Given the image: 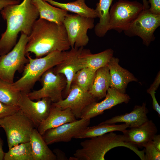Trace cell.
I'll use <instances>...</instances> for the list:
<instances>
[{"mask_svg": "<svg viewBox=\"0 0 160 160\" xmlns=\"http://www.w3.org/2000/svg\"><path fill=\"white\" fill-rule=\"evenodd\" d=\"M43 0L67 12L93 19L98 17L95 9L89 7L85 3V0H77L67 3H60L53 0Z\"/></svg>", "mask_w": 160, "mask_h": 160, "instance_id": "24", "label": "cell"}, {"mask_svg": "<svg viewBox=\"0 0 160 160\" xmlns=\"http://www.w3.org/2000/svg\"><path fill=\"white\" fill-rule=\"evenodd\" d=\"M90 120V119H80L66 123L47 130L42 136L48 145L60 142H69L77 134L88 127Z\"/></svg>", "mask_w": 160, "mask_h": 160, "instance_id": "12", "label": "cell"}, {"mask_svg": "<svg viewBox=\"0 0 160 160\" xmlns=\"http://www.w3.org/2000/svg\"><path fill=\"white\" fill-rule=\"evenodd\" d=\"M5 153L4 160H34L30 141L15 145Z\"/></svg>", "mask_w": 160, "mask_h": 160, "instance_id": "27", "label": "cell"}, {"mask_svg": "<svg viewBox=\"0 0 160 160\" xmlns=\"http://www.w3.org/2000/svg\"><path fill=\"white\" fill-rule=\"evenodd\" d=\"M105 98L100 102L95 101L86 107L80 119H90L103 114L105 110L117 105L127 103L130 99L127 94L121 93L114 88L109 87Z\"/></svg>", "mask_w": 160, "mask_h": 160, "instance_id": "15", "label": "cell"}, {"mask_svg": "<svg viewBox=\"0 0 160 160\" xmlns=\"http://www.w3.org/2000/svg\"><path fill=\"white\" fill-rule=\"evenodd\" d=\"M20 109L18 106L6 105L0 101V119L12 115Z\"/></svg>", "mask_w": 160, "mask_h": 160, "instance_id": "32", "label": "cell"}, {"mask_svg": "<svg viewBox=\"0 0 160 160\" xmlns=\"http://www.w3.org/2000/svg\"><path fill=\"white\" fill-rule=\"evenodd\" d=\"M34 102L29 97L28 93L20 92L18 106L20 110L38 128L48 116L52 102L47 97Z\"/></svg>", "mask_w": 160, "mask_h": 160, "instance_id": "11", "label": "cell"}, {"mask_svg": "<svg viewBox=\"0 0 160 160\" xmlns=\"http://www.w3.org/2000/svg\"><path fill=\"white\" fill-rule=\"evenodd\" d=\"M28 40V36L21 33L18 42L12 49L1 56L0 60V79L13 83L16 72L24 68L28 61L25 52Z\"/></svg>", "mask_w": 160, "mask_h": 160, "instance_id": "6", "label": "cell"}, {"mask_svg": "<svg viewBox=\"0 0 160 160\" xmlns=\"http://www.w3.org/2000/svg\"><path fill=\"white\" fill-rule=\"evenodd\" d=\"M76 120L70 108L63 109L59 107L52 105L48 116L38 127L37 129L42 135L48 129Z\"/></svg>", "mask_w": 160, "mask_h": 160, "instance_id": "18", "label": "cell"}, {"mask_svg": "<svg viewBox=\"0 0 160 160\" xmlns=\"http://www.w3.org/2000/svg\"><path fill=\"white\" fill-rule=\"evenodd\" d=\"M148 112L145 103H143L141 105H135L130 113L115 116L100 124H115L123 123L129 125V128L137 127L149 120L147 116Z\"/></svg>", "mask_w": 160, "mask_h": 160, "instance_id": "19", "label": "cell"}, {"mask_svg": "<svg viewBox=\"0 0 160 160\" xmlns=\"http://www.w3.org/2000/svg\"><path fill=\"white\" fill-rule=\"evenodd\" d=\"M143 9V4L137 1L119 0L109 11L108 31H125Z\"/></svg>", "mask_w": 160, "mask_h": 160, "instance_id": "7", "label": "cell"}, {"mask_svg": "<svg viewBox=\"0 0 160 160\" xmlns=\"http://www.w3.org/2000/svg\"><path fill=\"white\" fill-rule=\"evenodd\" d=\"M119 59L113 56L110 60L107 66L110 77V87L115 89L121 93L125 94L128 84L138 80L127 70L119 64Z\"/></svg>", "mask_w": 160, "mask_h": 160, "instance_id": "17", "label": "cell"}, {"mask_svg": "<svg viewBox=\"0 0 160 160\" xmlns=\"http://www.w3.org/2000/svg\"><path fill=\"white\" fill-rule=\"evenodd\" d=\"M130 128L123 131V135L127 142L139 147H143L152 141L157 132L156 126L151 120L140 126Z\"/></svg>", "mask_w": 160, "mask_h": 160, "instance_id": "16", "label": "cell"}, {"mask_svg": "<svg viewBox=\"0 0 160 160\" xmlns=\"http://www.w3.org/2000/svg\"><path fill=\"white\" fill-rule=\"evenodd\" d=\"M96 71L85 67L75 74L72 84L77 85L84 91H88L93 81Z\"/></svg>", "mask_w": 160, "mask_h": 160, "instance_id": "29", "label": "cell"}, {"mask_svg": "<svg viewBox=\"0 0 160 160\" xmlns=\"http://www.w3.org/2000/svg\"><path fill=\"white\" fill-rule=\"evenodd\" d=\"M160 25V15L151 13L148 10L143 9L124 32L129 37L137 36L147 46L155 39L154 34Z\"/></svg>", "mask_w": 160, "mask_h": 160, "instance_id": "10", "label": "cell"}, {"mask_svg": "<svg viewBox=\"0 0 160 160\" xmlns=\"http://www.w3.org/2000/svg\"><path fill=\"white\" fill-rule=\"evenodd\" d=\"M81 142L82 148L73 154L74 160H105L106 153L112 149L124 147L135 153L142 160H145L144 149L139 150L136 145L127 142L123 135L110 132Z\"/></svg>", "mask_w": 160, "mask_h": 160, "instance_id": "3", "label": "cell"}, {"mask_svg": "<svg viewBox=\"0 0 160 160\" xmlns=\"http://www.w3.org/2000/svg\"><path fill=\"white\" fill-rule=\"evenodd\" d=\"M83 48L84 47L71 48L70 51H67L66 57L63 62L53 69L55 73L62 74L66 78L67 84L64 94L66 97L68 93L75 74L79 71L85 67L82 55Z\"/></svg>", "mask_w": 160, "mask_h": 160, "instance_id": "13", "label": "cell"}, {"mask_svg": "<svg viewBox=\"0 0 160 160\" xmlns=\"http://www.w3.org/2000/svg\"><path fill=\"white\" fill-rule=\"evenodd\" d=\"M110 77L107 66L101 67L96 72L92 85L88 91L95 99L101 100L105 97L110 87Z\"/></svg>", "mask_w": 160, "mask_h": 160, "instance_id": "22", "label": "cell"}, {"mask_svg": "<svg viewBox=\"0 0 160 160\" xmlns=\"http://www.w3.org/2000/svg\"><path fill=\"white\" fill-rule=\"evenodd\" d=\"M40 79L42 87L28 93L31 99L38 100L47 97L52 103L63 99V91L67 84L66 79L63 75L55 73L51 68L45 72Z\"/></svg>", "mask_w": 160, "mask_h": 160, "instance_id": "9", "label": "cell"}, {"mask_svg": "<svg viewBox=\"0 0 160 160\" xmlns=\"http://www.w3.org/2000/svg\"><path fill=\"white\" fill-rule=\"evenodd\" d=\"M70 48L63 24L39 18L35 22L28 36L25 52L26 54L32 53L39 58L55 51H66Z\"/></svg>", "mask_w": 160, "mask_h": 160, "instance_id": "2", "label": "cell"}, {"mask_svg": "<svg viewBox=\"0 0 160 160\" xmlns=\"http://www.w3.org/2000/svg\"><path fill=\"white\" fill-rule=\"evenodd\" d=\"M34 160H56L53 152L48 147L42 135L34 128L30 136Z\"/></svg>", "mask_w": 160, "mask_h": 160, "instance_id": "20", "label": "cell"}, {"mask_svg": "<svg viewBox=\"0 0 160 160\" xmlns=\"http://www.w3.org/2000/svg\"><path fill=\"white\" fill-rule=\"evenodd\" d=\"M145 160H160V151L154 145L151 141L145 145Z\"/></svg>", "mask_w": 160, "mask_h": 160, "instance_id": "31", "label": "cell"}, {"mask_svg": "<svg viewBox=\"0 0 160 160\" xmlns=\"http://www.w3.org/2000/svg\"><path fill=\"white\" fill-rule=\"evenodd\" d=\"M3 143L0 138V160H3L5 154L2 148Z\"/></svg>", "mask_w": 160, "mask_h": 160, "instance_id": "37", "label": "cell"}, {"mask_svg": "<svg viewBox=\"0 0 160 160\" xmlns=\"http://www.w3.org/2000/svg\"><path fill=\"white\" fill-rule=\"evenodd\" d=\"M160 84V77L157 76L153 82L147 90V92L150 95L152 98L153 108L157 113L159 117L160 116V106L156 98L155 93Z\"/></svg>", "mask_w": 160, "mask_h": 160, "instance_id": "30", "label": "cell"}, {"mask_svg": "<svg viewBox=\"0 0 160 160\" xmlns=\"http://www.w3.org/2000/svg\"><path fill=\"white\" fill-rule=\"evenodd\" d=\"M128 128H129V125L125 123L120 124H99L96 126L87 127L77 134L73 138H91L100 136L110 132L115 131L122 132Z\"/></svg>", "mask_w": 160, "mask_h": 160, "instance_id": "25", "label": "cell"}, {"mask_svg": "<svg viewBox=\"0 0 160 160\" xmlns=\"http://www.w3.org/2000/svg\"><path fill=\"white\" fill-rule=\"evenodd\" d=\"M94 22L93 18L78 14L66 15L63 24L71 48L84 47L88 44L89 39L87 32L94 27Z\"/></svg>", "mask_w": 160, "mask_h": 160, "instance_id": "8", "label": "cell"}, {"mask_svg": "<svg viewBox=\"0 0 160 160\" xmlns=\"http://www.w3.org/2000/svg\"><path fill=\"white\" fill-rule=\"evenodd\" d=\"M0 126L5 131L9 149L29 141L30 135L35 128L32 121L20 109L12 115L0 118Z\"/></svg>", "mask_w": 160, "mask_h": 160, "instance_id": "5", "label": "cell"}, {"mask_svg": "<svg viewBox=\"0 0 160 160\" xmlns=\"http://www.w3.org/2000/svg\"><path fill=\"white\" fill-rule=\"evenodd\" d=\"M152 143L155 148L160 151V135H155L152 140Z\"/></svg>", "mask_w": 160, "mask_h": 160, "instance_id": "36", "label": "cell"}, {"mask_svg": "<svg viewBox=\"0 0 160 160\" xmlns=\"http://www.w3.org/2000/svg\"></svg>", "mask_w": 160, "mask_h": 160, "instance_id": "40", "label": "cell"}, {"mask_svg": "<svg viewBox=\"0 0 160 160\" xmlns=\"http://www.w3.org/2000/svg\"><path fill=\"white\" fill-rule=\"evenodd\" d=\"M53 152L56 156L57 160H68L65 154L60 149L58 148L55 149L53 150Z\"/></svg>", "mask_w": 160, "mask_h": 160, "instance_id": "35", "label": "cell"}, {"mask_svg": "<svg viewBox=\"0 0 160 160\" xmlns=\"http://www.w3.org/2000/svg\"><path fill=\"white\" fill-rule=\"evenodd\" d=\"M148 2L151 4L149 11L154 14L160 15V0H149Z\"/></svg>", "mask_w": 160, "mask_h": 160, "instance_id": "33", "label": "cell"}, {"mask_svg": "<svg viewBox=\"0 0 160 160\" xmlns=\"http://www.w3.org/2000/svg\"><path fill=\"white\" fill-rule=\"evenodd\" d=\"M95 101L96 99L88 91L72 84L65 99L52 103V105L59 107L63 109L69 108L76 119H80L86 107Z\"/></svg>", "mask_w": 160, "mask_h": 160, "instance_id": "14", "label": "cell"}, {"mask_svg": "<svg viewBox=\"0 0 160 160\" xmlns=\"http://www.w3.org/2000/svg\"><path fill=\"white\" fill-rule=\"evenodd\" d=\"M143 2V9H149L150 6L149 5V3L147 0H142Z\"/></svg>", "mask_w": 160, "mask_h": 160, "instance_id": "38", "label": "cell"}, {"mask_svg": "<svg viewBox=\"0 0 160 160\" xmlns=\"http://www.w3.org/2000/svg\"><path fill=\"white\" fill-rule=\"evenodd\" d=\"M1 13L7 23L6 29L0 39V56H2L15 45L20 32L29 35L39 15L32 0H23L20 3L8 5Z\"/></svg>", "mask_w": 160, "mask_h": 160, "instance_id": "1", "label": "cell"}, {"mask_svg": "<svg viewBox=\"0 0 160 160\" xmlns=\"http://www.w3.org/2000/svg\"><path fill=\"white\" fill-rule=\"evenodd\" d=\"M113 51L107 49L100 53L92 54L89 49H83L82 55L86 67L96 71L98 69L107 66L113 57Z\"/></svg>", "mask_w": 160, "mask_h": 160, "instance_id": "26", "label": "cell"}, {"mask_svg": "<svg viewBox=\"0 0 160 160\" xmlns=\"http://www.w3.org/2000/svg\"><path fill=\"white\" fill-rule=\"evenodd\" d=\"M1 56H0V60L1 58Z\"/></svg>", "mask_w": 160, "mask_h": 160, "instance_id": "39", "label": "cell"}, {"mask_svg": "<svg viewBox=\"0 0 160 160\" xmlns=\"http://www.w3.org/2000/svg\"><path fill=\"white\" fill-rule=\"evenodd\" d=\"M20 92L15 88L13 84L0 79V102L6 105L18 106Z\"/></svg>", "mask_w": 160, "mask_h": 160, "instance_id": "28", "label": "cell"}, {"mask_svg": "<svg viewBox=\"0 0 160 160\" xmlns=\"http://www.w3.org/2000/svg\"><path fill=\"white\" fill-rule=\"evenodd\" d=\"M113 0H99L96 4L95 9L99 21L94 26V31L95 34L99 37H103L108 31L109 9Z\"/></svg>", "mask_w": 160, "mask_h": 160, "instance_id": "23", "label": "cell"}, {"mask_svg": "<svg viewBox=\"0 0 160 160\" xmlns=\"http://www.w3.org/2000/svg\"><path fill=\"white\" fill-rule=\"evenodd\" d=\"M39 12V18L58 24H63L68 12L57 8L43 0H32Z\"/></svg>", "mask_w": 160, "mask_h": 160, "instance_id": "21", "label": "cell"}, {"mask_svg": "<svg viewBox=\"0 0 160 160\" xmlns=\"http://www.w3.org/2000/svg\"><path fill=\"white\" fill-rule=\"evenodd\" d=\"M67 51H55L44 56L33 58L26 54L28 61L24 67L22 76L13 83L20 92L28 93L42 75L48 70L59 64L66 57Z\"/></svg>", "mask_w": 160, "mask_h": 160, "instance_id": "4", "label": "cell"}, {"mask_svg": "<svg viewBox=\"0 0 160 160\" xmlns=\"http://www.w3.org/2000/svg\"><path fill=\"white\" fill-rule=\"evenodd\" d=\"M20 2L19 0H0V10L8 5L18 4Z\"/></svg>", "mask_w": 160, "mask_h": 160, "instance_id": "34", "label": "cell"}]
</instances>
